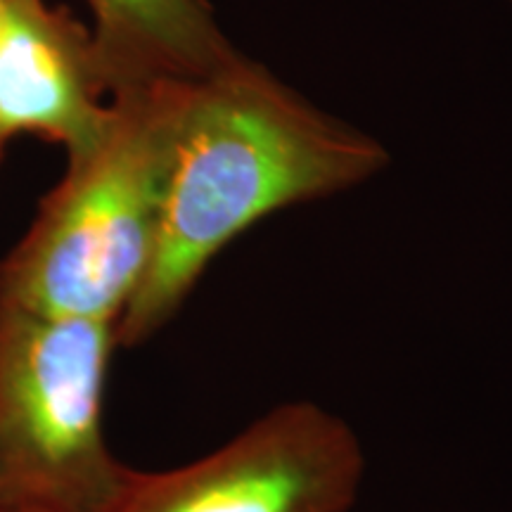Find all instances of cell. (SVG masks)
Segmentation results:
<instances>
[{
	"label": "cell",
	"mask_w": 512,
	"mask_h": 512,
	"mask_svg": "<svg viewBox=\"0 0 512 512\" xmlns=\"http://www.w3.org/2000/svg\"><path fill=\"white\" fill-rule=\"evenodd\" d=\"M197 83V81H192ZM192 83L112 93V119L0 261V299L55 318L117 325L150 266L171 155Z\"/></svg>",
	"instance_id": "cell-2"
},
{
	"label": "cell",
	"mask_w": 512,
	"mask_h": 512,
	"mask_svg": "<svg viewBox=\"0 0 512 512\" xmlns=\"http://www.w3.org/2000/svg\"><path fill=\"white\" fill-rule=\"evenodd\" d=\"M3 12H5V0H0V27H3Z\"/></svg>",
	"instance_id": "cell-7"
},
{
	"label": "cell",
	"mask_w": 512,
	"mask_h": 512,
	"mask_svg": "<svg viewBox=\"0 0 512 512\" xmlns=\"http://www.w3.org/2000/svg\"><path fill=\"white\" fill-rule=\"evenodd\" d=\"M117 325L0 299V512H98L128 467L102 403Z\"/></svg>",
	"instance_id": "cell-3"
},
{
	"label": "cell",
	"mask_w": 512,
	"mask_h": 512,
	"mask_svg": "<svg viewBox=\"0 0 512 512\" xmlns=\"http://www.w3.org/2000/svg\"><path fill=\"white\" fill-rule=\"evenodd\" d=\"M510 3H512V0H510Z\"/></svg>",
	"instance_id": "cell-8"
},
{
	"label": "cell",
	"mask_w": 512,
	"mask_h": 512,
	"mask_svg": "<svg viewBox=\"0 0 512 512\" xmlns=\"http://www.w3.org/2000/svg\"><path fill=\"white\" fill-rule=\"evenodd\" d=\"M91 36L43 0H5L0 27V155L10 138L36 133L93 147L112 119V98Z\"/></svg>",
	"instance_id": "cell-5"
},
{
	"label": "cell",
	"mask_w": 512,
	"mask_h": 512,
	"mask_svg": "<svg viewBox=\"0 0 512 512\" xmlns=\"http://www.w3.org/2000/svg\"><path fill=\"white\" fill-rule=\"evenodd\" d=\"M363 477L366 453L349 422L287 401L188 465L128 470L98 512H349Z\"/></svg>",
	"instance_id": "cell-4"
},
{
	"label": "cell",
	"mask_w": 512,
	"mask_h": 512,
	"mask_svg": "<svg viewBox=\"0 0 512 512\" xmlns=\"http://www.w3.org/2000/svg\"><path fill=\"white\" fill-rule=\"evenodd\" d=\"M387 150L238 55L192 83L150 266L117 320V347L169 323L211 261L266 216L380 174Z\"/></svg>",
	"instance_id": "cell-1"
},
{
	"label": "cell",
	"mask_w": 512,
	"mask_h": 512,
	"mask_svg": "<svg viewBox=\"0 0 512 512\" xmlns=\"http://www.w3.org/2000/svg\"><path fill=\"white\" fill-rule=\"evenodd\" d=\"M107 91L192 83L221 72L240 53L207 0H86Z\"/></svg>",
	"instance_id": "cell-6"
}]
</instances>
